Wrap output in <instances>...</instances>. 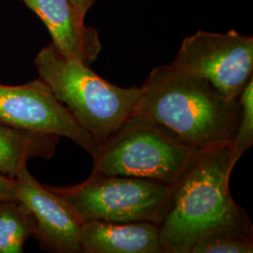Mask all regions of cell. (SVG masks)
Masks as SVG:
<instances>
[{
	"mask_svg": "<svg viewBox=\"0 0 253 253\" xmlns=\"http://www.w3.org/2000/svg\"><path fill=\"white\" fill-rule=\"evenodd\" d=\"M253 236L228 228H220L202 235L190 253H252Z\"/></svg>",
	"mask_w": 253,
	"mask_h": 253,
	"instance_id": "cell-13",
	"label": "cell"
},
{
	"mask_svg": "<svg viewBox=\"0 0 253 253\" xmlns=\"http://www.w3.org/2000/svg\"><path fill=\"white\" fill-rule=\"evenodd\" d=\"M181 72L209 82L230 100L238 99L253 77V38L230 30H198L182 41L171 64Z\"/></svg>",
	"mask_w": 253,
	"mask_h": 253,
	"instance_id": "cell-6",
	"label": "cell"
},
{
	"mask_svg": "<svg viewBox=\"0 0 253 253\" xmlns=\"http://www.w3.org/2000/svg\"><path fill=\"white\" fill-rule=\"evenodd\" d=\"M60 138L0 121V173L15 178L28 160L52 158Z\"/></svg>",
	"mask_w": 253,
	"mask_h": 253,
	"instance_id": "cell-11",
	"label": "cell"
},
{
	"mask_svg": "<svg viewBox=\"0 0 253 253\" xmlns=\"http://www.w3.org/2000/svg\"><path fill=\"white\" fill-rule=\"evenodd\" d=\"M44 23L54 47L67 58L90 66L102 44L94 27L84 24V15L70 0H23Z\"/></svg>",
	"mask_w": 253,
	"mask_h": 253,
	"instance_id": "cell-9",
	"label": "cell"
},
{
	"mask_svg": "<svg viewBox=\"0 0 253 253\" xmlns=\"http://www.w3.org/2000/svg\"><path fill=\"white\" fill-rule=\"evenodd\" d=\"M70 1L85 16L86 12L93 6L96 0H70Z\"/></svg>",
	"mask_w": 253,
	"mask_h": 253,
	"instance_id": "cell-16",
	"label": "cell"
},
{
	"mask_svg": "<svg viewBox=\"0 0 253 253\" xmlns=\"http://www.w3.org/2000/svg\"><path fill=\"white\" fill-rule=\"evenodd\" d=\"M17 200V181L0 173V202Z\"/></svg>",
	"mask_w": 253,
	"mask_h": 253,
	"instance_id": "cell-15",
	"label": "cell"
},
{
	"mask_svg": "<svg viewBox=\"0 0 253 253\" xmlns=\"http://www.w3.org/2000/svg\"><path fill=\"white\" fill-rule=\"evenodd\" d=\"M141 88L136 112L184 145L202 150L234 140L239 98L228 99L206 79L170 64L154 68Z\"/></svg>",
	"mask_w": 253,
	"mask_h": 253,
	"instance_id": "cell-2",
	"label": "cell"
},
{
	"mask_svg": "<svg viewBox=\"0 0 253 253\" xmlns=\"http://www.w3.org/2000/svg\"><path fill=\"white\" fill-rule=\"evenodd\" d=\"M241 118L231 145L239 160L253 145V77L239 96Z\"/></svg>",
	"mask_w": 253,
	"mask_h": 253,
	"instance_id": "cell-14",
	"label": "cell"
},
{
	"mask_svg": "<svg viewBox=\"0 0 253 253\" xmlns=\"http://www.w3.org/2000/svg\"><path fill=\"white\" fill-rule=\"evenodd\" d=\"M199 151L135 112L99 146L93 172L172 186Z\"/></svg>",
	"mask_w": 253,
	"mask_h": 253,
	"instance_id": "cell-4",
	"label": "cell"
},
{
	"mask_svg": "<svg viewBox=\"0 0 253 253\" xmlns=\"http://www.w3.org/2000/svg\"><path fill=\"white\" fill-rule=\"evenodd\" d=\"M238 159L231 143L202 149L172 186L159 224L165 253H190L202 235L228 228L253 236V225L233 199L229 180Z\"/></svg>",
	"mask_w": 253,
	"mask_h": 253,
	"instance_id": "cell-1",
	"label": "cell"
},
{
	"mask_svg": "<svg viewBox=\"0 0 253 253\" xmlns=\"http://www.w3.org/2000/svg\"><path fill=\"white\" fill-rule=\"evenodd\" d=\"M36 220L19 200L0 202V253H22L29 237H34Z\"/></svg>",
	"mask_w": 253,
	"mask_h": 253,
	"instance_id": "cell-12",
	"label": "cell"
},
{
	"mask_svg": "<svg viewBox=\"0 0 253 253\" xmlns=\"http://www.w3.org/2000/svg\"><path fill=\"white\" fill-rule=\"evenodd\" d=\"M48 188L61 197L77 220L160 224L172 186L160 181L92 172L72 187Z\"/></svg>",
	"mask_w": 253,
	"mask_h": 253,
	"instance_id": "cell-5",
	"label": "cell"
},
{
	"mask_svg": "<svg viewBox=\"0 0 253 253\" xmlns=\"http://www.w3.org/2000/svg\"><path fill=\"white\" fill-rule=\"evenodd\" d=\"M35 66L40 79L99 146L135 113L142 96L141 86L113 84L89 66L64 56L53 43L39 52Z\"/></svg>",
	"mask_w": 253,
	"mask_h": 253,
	"instance_id": "cell-3",
	"label": "cell"
},
{
	"mask_svg": "<svg viewBox=\"0 0 253 253\" xmlns=\"http://www.w3.org/2000/svg\"><path fill=\"white\" fill-rule=\"evenodd\" d=\"M0 121L73 140L92 157L99 145L40 78L19 85L0 84Z\"/></svg>",
	"mask_w": 253,
	"mask_h": 253,
	"instance_id": "cell-7",
	"label": "cell"
},
{
	"mask_svg": "<svg viewBox=\"0 0 253 253\" xmlns=\"http://www.w3.org/2000/svg\"><path fill=\"white\" fill-rule=\"evenodd\" d=\"M79 243L83 253H165L152 222L84 221Z\"/></svg>",
	"mask_w": 253,
	"mask_h": 253,
	"instance_id": "cell-10",
	"label": "cell"
},
{
	"mask_svg": "<svg viewBox=\"0 0 253 253\" xmlns=\"http://www.w3.org/2000/svg\"><path fill=\"white\" fill-rule=\"evenodd\" d=\"M17 200L31 211L36 220L34 237L47 252L80 253L81 223L61 197L30 174L27 165L15 177Z\"/></svg>",
	"mask_w": 253,
	"mask_h": 253,
	"instance_id": "cell-8",
	"label": "cell"
}]
</instances>
